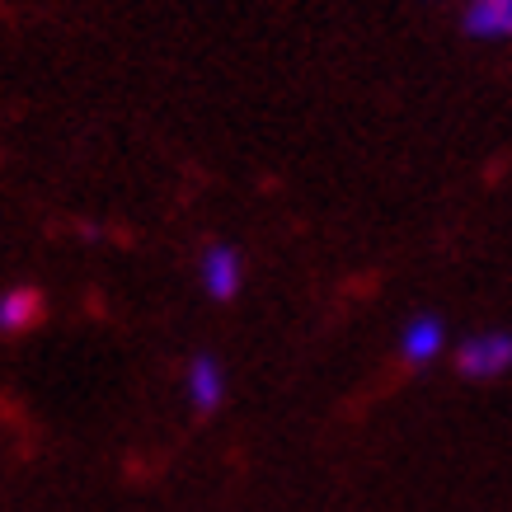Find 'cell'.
<instances>
[{
  "instance_id": "obj_1",
  "label": "cell",
  "mask_w": 512,
  "mask_h": 512,
  "mask_svg": "<svg viewBox=\"0 0 512 512\" xmlns=\"http://www.w3.org/2000/svg\"><path fill=\"white\" fill-rule=\"evenodd\" d=\"M456 367L475 381H489V376H503L512 372V334L494 329V334H475V339L461 343L456 353Z\"/></svg>"
},
{
  "instance_id": "obj_2",
  "label": "cell",
  "mask_w": 512,
  "mask_h": 512,
  "mask_svg": "<svg viewBox=\"0 0 512 512\" xmlns=\"http://www.w3.org/2000/svg\"><path fill=\"white\" fill-rule=\"evenodd\" d=\"M442 343H447L442 320H437V315H414V320L404 325V334H400V353H404V362L423 367V362H433V357L442 353Z\"/></svg>"
},
{
  "instance_id": "obj_3",
  "label": "cell",
  "mask_w": 512,
  "mask_h": 512,
  "mask_svg": "<svg viewBox=\"0 0 512 512\" xmlns=\"http://www.w3.org/2000/svg\"><path fill=\"white\" fill-rule=\"evenodd\" d=\"M202 287L217 301H231L240 292V259H235L231 245H212L202 254Z\"/></svg>"
},
{
  "instance_id": "obj_4",
  "label": "cell",
  "mask_w": 512,
  "mask_h": 512,
  "mask_svg": "<svg viewBox=\"0 0 512 512\" xmlns=\"http://www.w3.org/2000/svg\"><path fill=\"white\" fill-rule=\"evenodd\" d=\"M221 395H226V376H221L217 357H193L188 362V400L198 409H217Z\"/></svg>"
},
{
  "instance_id": "obj_5",
  "label": "cell",
  "mask_w": 512,
  "mask_h": 512,
  "mask_svg": "<svg viewBox=\"0 0 512 512\" xmlns=\"http://www.w3.org/2000/svg\"><path fill=\"white\" fill-rule=\"evenodd\" d=\"M38 315H43V296L33 292V287L0 292V334H19V329L38 325Z\"/></svg>"
},
{
  "instance_id": "obj_6",
  "label": "cell",
  "mask_w": 512,
  "mask_h": 512,
  "mask_svg": "<svg viewBox=\"0 0 512 512\" xmlns=\"http://www.w3.org/2000/svg\"><path fill=\"white\" fill-rule=\"evenodd\" d=\"M466 29L475 38H508L512 33V0H470Z\"/></svg>"
}]
</instances>
